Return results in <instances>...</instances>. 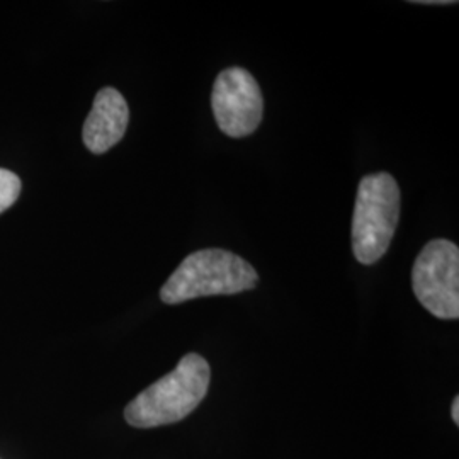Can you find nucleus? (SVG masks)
<instances>
[{
  "label": "nucleus",
  "instance_id": "f257e3e1",
  "mask_svg": "<svg viewBox=\"0 0 459 459\" xmlns=\"http://www.w3.org/2000/svg\"><path fill=\"white\" fill-rule=\"evenodd\" d=\"M212 381L208 361L199 354H186L174 371L160 377L128 403L126 422L138 429L179 422L196 411Z\"/></svg>",
  "mask_w": 459,
  "mask_h": 459
},
{
  "label": "nucleus",
  "instance_id": "f03ea898",
  "mask_svg": "<svg viewBox=\"0 0 459 459\" xmlns=\"http://www.w3.org/2000/svg\"><path fill=\"white\" fill-rule=\"evenodd\" d=\"M259 274L252 264L223 248H204L189 254L167 279L160 299L178 305L206 296L238 295L254 290Z\"/></svg>",
  "mask_w": 459,
  "mask_h": 459
},
{
  "label": "nucleus",
  "instance_id": "7ed1b4c3",
  "mask_svg": "<svg viewBox=\"0 0 459 459\" xmlns=\"http://www.w3.org/2000/svg\"><path fill=\"white\" fill-rule=\"evenodd\" d=\"M400 187L388 172L364 176L352 216V252L358 263H377L394 240L400 220Z\"/></svg>",
  "mask_w": 459,
  "mask_h": 459
},
{
  "label": "nucleus",
  "instance_id": "20e7f679",
  "mask_svg": "<svg viewBox=\"0 0 459 459\" xmlns=\"http://www.w3.org/2000/svg\"><path fill=\"white\" fill-rule=\"evenodd\" d=\"M411 288L427 312L441 320L459 316V248L446 238L430 240L411 269Z\"/></svg>",
  "mask_w": 459,
  "mask_h": 459
},
{
  "label": "nucleus",
  "instance_id": "39448f33",
  "mask_svg": "<svg viewBox=\"0 0 459 459\" xmlns=\"http://www.w3.org/2000/svg\"><path fill=\"white\" fill-rule=\"evenodd\" d=\"M216 125L231 138H244L255 132L263 121L264 99L254 75L240 66L218 74L212 92Z\"/></svg>",
  "mask_w": 459,
  "mask_h": 459
},
{
  "label": "nucleus",
  "instance_id": "423d86ee",
  "mask_svg": "<svg viewBox=\"0 0 459 459\" xmlns=\"http://www.w3.org/2000/svg\"><path fill=\"white\" fill-rule=\"evenodd\" d=\"M130 108L126 99L115 87L100 89L92 109L83 123V145L100 155L116 147L128 128Z\"/></svg>",
  "mask_w": 459,
  "mask_h": 459
},
{
  "label": "nucleus",
  "instance_id": "0eeeda50",
  "mask_svg": "<svg viewBox=\"0 0 459 459\" xmlns=\"http://www.w3.org/2000/svg\"><path fill=\"white\" fill-rule=\"evenodd\" d=\"M21 179L14 172L7 169H0V214L9 210L21 195Z\"/></svg>",
  "mask_w": 459,
  "mask_h": 459
},
{
  "label": "nucleus",
  "instance_id": "6e6552de",
  "mask_svg": "<svg viewBox=\"0 0 459 459\" xmlns=\"http://www.w3.org/2000/svg\"><path fill=\"white\" fill-rule=\"evenodd\" d=\"M451 415H453V420H455V424L458 426L459 424V398L458 396H455V400H453V407H451Z\"/></svg>",
  "mask_w": 459,
  "mask_h": 459
}]
</instances>
